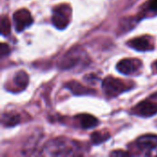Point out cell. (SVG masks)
I'll return each instance as SVG.
<instances>
[{
  "instance_id": "30bf717a",
  "label": "cell",
  "mask_w": 157,
  "mask_h": 157,
  "mask_svg": "<svg viewBox=\"0 0 157 157\" xmlns=\"http://www.w3.org/2000/svg\"><path fill=\"white\" fill-rule=\"evenodd\" d=\"M65 87L69 89L75 96H85V95H92L95 94L94 89H90L83 85H81L77 81H70L66 83Z\"/></svg>"
},
{
  "instance_id": "ba28073f",
  "label": "cell",
  "mask_w": 157,
  "mask_h": 157,
  "mask_svg": "<svg viewBox=\"0 0 157 157\" xmlns=\"http://www.w3.org/2000/svg\"><path fill=\"white\" fill-rule=\"evenodd\" d=\"M128 45L138 52H147L154 49L152 39L149 36H141L132 39L128 42Z\"/></svg>"
},
{
  "instance_id": "277c9868",
  "label": "cell",
  "mask_w": 157,
  "mask_h": 157,
  "mask_svg": "<svg viewBox=\"0 0 157 157\" xmlns=\"http://www.w3.org/2000/svg\"><path fill=\"white\" fill-rule=\"evenodd\" d=\"M132 88V86H128L125 82L113 76L106 77L102 82V89L104 93L109 97H116L123 92H126Z\"/></svg>"
},
{
  "instance_id": "6da1fadb",
  "label": "cell",
  "mask_w": 157,
  "mask_h": 157,
  "mask_svg": "<svg viewBox=\"0 0 157 157\" xmlns=\"http://www.w3.org/2000/svg\"><path fill=\"white\" fill-rule=\"evenodd\" d=\"M79 152V146L65 137H58L50 141L43 148L42 154L50 156H72Z\"/></svg>"
},
{
  "instance_id": "7a4b0ae2",
  "label": "cell",
  "mask_w": 157,
  "mask_h": 157,
  "mask_svg": "<svg viewBox=\"0 0 157 157\" xmlns=\"http://www.w3.org/2000/svg\"><path fill=\"white\" fill-rule=\"evenodd\" d=\"M88 56L82 47H73L59 62V68L62 70H71L79 65L86 64Z\"/></svg>"
},
{
  "instance_id": "3957f363",
  "label": "cell",
  "mask_w": 157,
  "mask_h": 157,
  "mask_svg": "<svg viewBox=\"0 0 157 157\" xmlns=\"http://www.w3.org/2000/svg\"><path fill=\"white\" fill-rule=\"evenodd\" d=\"M72 9L67 4H61L55 6L52 10V22L58 29H64L71 21Z\"/></svg>"
},
{
  "instance_id": "9c48e42d",
  "label": "cell",
  "mask_w": 157,
  "mask_h": 157,
  "mask_svg": "<svg viewBox=\"0 0 157 157\" xmlns=\"http://www.w3.org/2000/svg\"><path fill=\"white\" fill-rule=\"evenodd\" d=\"M136 145L139 150L149 153L157 148V135L148 134L141 136L136 141Z\"/></svg>"
},
{
  "instance_id": "ac0fdd59",
  "label": "cell",
  "mask_w": 157,
  "mask_h": 157,
  "mask_svg": "<svg viewBox=\"0 0 157 157\" xmlns=\"http://www.w3.org/2000/svg\"><path fill=\"white\" fill-rule=\"evenodd\" d=\"M111 155H116V156H119V155H129V154L126 153V152H118V151H116V152L112 153Z\"/></svg>"
},
{
  "instance_id": "5b68a950",
  "label": "cell",
  "mask_w": 157,
  "mask_h": 157,
  "mask_svg": "<svg viewBox=\"0 0 157 157\" xmlns=\"http://www.w3.org/2000/svg\"><path fill=\"white\" fill-rule=\"evenodd\" d=\"M15 29L17 32H21L29 28L33 23V18L30 12L27 9H19L13 15Z\"/></svg>"
},
{
  "instance_id": "8fae6325",
  "label": "cell",
  "mask_w": 157,
  "mask_h": 157,
  "mask_svg": "<svg viewBox=\"0 0 157 157\" xmlns=\"http://www.w3.org/2000/svg\"><path fill=\"white\" fill-rule=\"evenodd\" d=\"M82 129H92L98 125V120L90 114H79L75 117Z\"/></svg>"
},
{
  "instance_id": "52a82bcc",
  "label": "cell",
  "mask_w": 157,
  "mask_h": 157,
  "mask_svg": "<svg viewBox=\"0 0 157 157\" xmlns=\"http://www.w3.org/2000/svg\"><path fill=\"white\" fill-rule=\"evenodd\" d=\"M142 65V63L138 59H132L127 58L120 61L117 64V71L124 75H130L134 73H136L140 66Z\"/></svg>"
},
{
  "instance_id": "8992f818",
  "label": "cell",
  "mask_w": 157,
  "mask_h": 157,
  "mask_svg": "<svg viewBox=\"0 0 157 157\" xmlns=\"http://www.w3.org/2000/svg\"><path fill=\"white\" fill-rule=\"evenodd\" d=\"M132 112L140 117L150 118L157 114V103L149 99L144 100L132 109Z\"/></svg>"
},
{
  "instance_id": "5bb4252c",
  "label": "cell",
  "mask_w": 157,
  "mask_h": 157,
  "mask_svg": "<svg viewBox=\"0 0 157 157\" xmlns=\"http://www.w3.org/2000/svg\"><path fill=\"white\" fill-rule=\"evenodd\" d=\"M110 138V134L106 131L95 132L91 134V141L94 144H100Z\"/></svg>"
},
{
  "instance_id": "2e32d148",
  "label": "cell",
  "mask_w": 157,
  "mask_h": 157,
  "mask_svg": "<svg viewBox=\"0 0 157 157\" xmlns=\"http://www.w3.org/2000/svg\"><path fill=\"white\" fill-rule=\"evenodd\" d=\"M9 52H10V50H9L8 45H6L5 43H1V47H0V54H1V57H4V56L8 55Z\"/></svg>"
},
{
  "instance_id": "9a60e30c",
  "label": "cell",
  "mask_w": 157,
  "mask_h": 157,
  "mask_svg": "<svg viewBox=\"0 0 157 157\" xmlns=\"http://www.w3.org/2000/svg\"><path fill=\"white\" fill-rule=\"evenodd\" d=\"M11 31V25L10 21L7 17H3L1 18V34L3 36H7L10 34Z\"/></svg>"
},
{
  "instance_id": "e0dca14e",
  "label": "cell",
  "mask_w": 157,
  "mask_h": 157,
  "mask_svg": "<svg viewBox=\"0 0 157 157\" xmlns=\"http://www.w3.org/2000/svg\"><path fill=\"white\" fill-rule=\"evenodd\" d=\"M147 9L149 11H157V0H149L147 2Z\"/></svg>"
},
{
  "instance_id": "d6986e66",
  "label": "cell",
  "mask_w": 157,
  "mask_h": 157,
  "mask_svg": "<svg viewBox=\"0 0 157 157\" xmlns=\"http://www.w3.org/2000/svg\"><path fill=\"white\" fill-rule=\"evenodd\" d=\"M155 68H156V69H157V61H156V62H155Z\"/></svg>"
},
{
  "instance_id": "7c38bea8",
  "label": "cell",
  "mask_w": 157,
  "mask_h": 157,
  "mask_svg": "<svg viewBox=\"0 0 157 157\" xmlns=\"http://www.w3.org/2000/svg\"><path fill=\"white\" fill-rule=\"evenodd\" d=\"M20 116L16 113H6L2 117V122L6 127H13L20 123Z\"/></svg>"
},
{
  "instance_id": "4fadbf2b",
  "label": "cell",
  "mask_w": 157,
  "mask_h": 157,
  "mask_svg": "<svg viewBox=\"0 0 157 157\" xmlns=\"http://www.w3.org/2000/svg\"><path fill=\"white\" fill-rule=\"evenodd\" d=\"M14 83L20 89H25L29 84L28 74L24 71H18L17 73H16L14 77Z\"/></svg>"
}]
</instances>
